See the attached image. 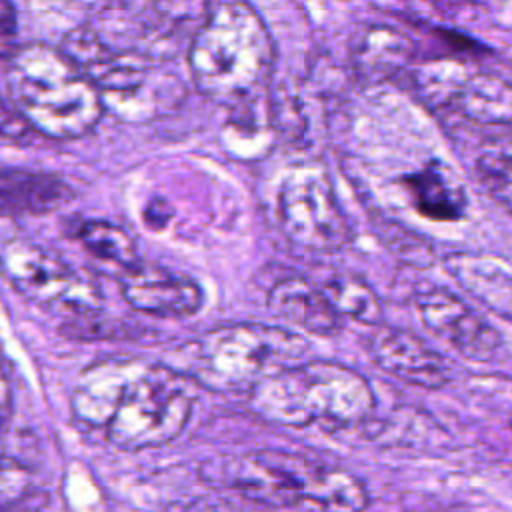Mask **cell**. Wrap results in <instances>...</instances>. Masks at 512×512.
<instances>
[{"instance_id": "obj_5", "label": "cell", "mask_w": 512, "mask_h": 512, "mask_svg": "<svg viewBox=\"0 0 512 512\" xmlns=\"http://www.w3.org/2000/svg\"><path fill=\"white\" fill-rule=\"evenodd\" d=\"M306 340L280 326L238 322L214 326L184 348V372L196 386L250 392L264 376L300 362Z\"/></svg>"}, {"instance_id": "obj_8", "label": "cell", "mask_w": 512, "mask_h": 512, "mask_svg": "<svg viewBox=\"0 0 512 512\" xmlns=\"http://www.w3.org/2000/svg\"><path fill=\"white\" fill-rule=\"evenodd\" d=\"M0 274L24 300L52 314L80 320L100 312L102 294L98 284L36 242L10 240L4 244Z\"/></svg>"}, {"instance_id": "obj_22", "label": "cell", "mask_w": 512, "mask_h": 512, "mask_svg": "<svg viewBox=\"0 0 512 512\" xmlns=\"http://www.w3.org/2000/svg\"><path fill=\"white\" fill-rule=\"evenodd\" d=\"M476 168L488 192L512 212V134L484 142L476 158Z\"/></svg>"}, {"instance_id": "obj_9", "label": "cell", "mask_w": 512, "mask_h": 512, "mask_svg": "<svg viewBox=\"0 0 512 512\" xmlns=\"http://www.w3.org/2000/svg\"><path fill=\"white\" fill-rule=\"evenodd\" d=\"M276 216L286 240L300 250L332 254L352 238L328 176L316 168H298L282 180Z\"/></svg>"}, {"instance_id": "obj_15", "label": "cell", "mask_w": 512, "mask_h": 512, "mask_svg": "<svg viewBox=\"0 0 512 512\" xmlns=\"http://www.w3.org/2000/svg\"><path fill=\"white\" fill-rule=\"evenodd\" d=\"M266 308L284 324L314 336L328 338L342 330V316L322 286L304 276H288L274 282L266 294Z\"/></svg>"}, {"instance_id": "obj_20", "label": "cell", "mask_w": 512, "mask_h": 512, "mask_svg": "<svg viewBox=\"0 0 512 512\" xmlns=\"http://www.w3.org/2000/svg\"><path fill=\"white\" fill-rule=\"evenodd\" d=\"M78 240L98 264L108 266L116 276H122L140 262L134 238L118 224L86 220L78 228Z\"/></svg>"}, {"instance_id": "obj_14", "label": "cell", "mask_w": 512, "mask_h": 512, "mask_svg": "<svg viewBox=\"0 0 512 512\" xmlns=\"http://www.w3.org/2000/svg\"><path fill=\"white\" fill-rule=\"evenodd\" d=\"M118 288L128 306L160 318H188L204 304L196 280L154 264L138 262L118 276Z\"/></svg>"}, {"instance_id": "obj_25", "label": "cell", "mask_w": 512, "mask_h": 512, "mask_svg": "<svg viewBox=\"0 0 512 512\" xmlns=\"http://www.w3.org/2000/svg\"><path fill=\"white\" fill-rule=\"evenodd\" d=\"M30 126L0 98V144H20L28 138Z\"/></svg>"}, {"instance_id": "obj_7", "label": "cell", "mask_w": 512, "mask_h": 512, "mask_svg": "<svg viewBox=\"0 0 512 512\" xmlns=\"http://www.w3.org/2000/svg\"><path fill=\"white\" fill-rule=\"evenodd\" d=\"M62 50L96 86L104 110L122 120H148L176 98L178 82L162 70L166 62L104 40L92 24L70 30Z\"/></svg>"}, {"instance_id": "obj_12", "label": "cell", "mask_w": 512, "mask_h": 512, "mask_svg": "<svg viewBox=\"0 0 512 512\" xmlns=\"http://www.w3.org/2000/svg\"><path fill=\"white\" fill-rule=\"evenodd\" d=\"M424 328L462 358L488 362L500 350V334L472 306L444 286H428L414 294Z\"/></svg>"}, {"instance_id": "obj_11", "label": "cell", "mask_w": 512, "mask_h": 512, "mask_svg": "<svg viewBox=\"0 0 512 512\" xmlns=\"http://www.w3.org/2000/svg\"><path fill=\"white\" fill-rule=\"evenodd\" d=\"M414 84L430 104L470 122L512 128V84L492 72L460 62H430L414 72Z\"/></svg>"}, {"instance_id": "obj_3", "label": "cell", "mask_w": 512, "mask_h": 512, "mask_svg": "<svg viewBox=\"0 0 512 512\" xmlns=\"http://www.w3.org/2000/svg\"><path fill=\"white\" fill-rule=\"evenodd\" d=\"M248 396L260 418L292 428L354 426L376 408L370 382L334 360L290 364L256 382Z\"/></svg>"}, {"instance_id": "obj_19", "label": "cell", "mask_w": 512, "mask_h": 512, "mask_svg": "<svg viewBox=\"0 0 512 512\" xmlns=\"http://www.w3.org/2000/svg\"><path fill=\"white\" fill-rule=\"evenodd\" d=\"M448 266L466 290L512 320V276L502 266L472 256H452Z\"/></svg>"}, {"instance_id": "obj_23", "label": "cell", "mask_w": 512, "mask_h": 512, "mask_svg": "<svg viewBox=\"0 0 512 512\" xmlns=\"http://www.w3.org/2000/svg\"><path fill=\"white\" fill-rule=\"evenodd\" d=\"M30 468L0 446V510H8L22 502L30 490Z\"/></svg>"}, {"instance_id": "obj_10", "label": "cell", "mask_w": 512, "mask_h": 512, "mask_svg": "<svg viewBox=\"0 0 512 512\" xmlns=\"http://www.w3.org/2000/svg\"><path fill=\"white\" fill-rule=\"evenodd\" d=\"M208 0H112L106 10L118 24L98 28V34L122 48H132L152 60L170 62L190 46L204 20Z\"/></svg>"}, {"instance_id": "obj_13", "label": "cell", "mask_w": 512, "mask_h": 512, "mask_svg": "<svg viewBox=\"0 0 512 512\" xmlns=\"http://www.w3.org/2000/svg\"><path fill=\"white\" fill-rule=\"evenodd\" d=\"M366 350L380 370L412 386L438 390L452 380L448 360L412 330L378 324L366 338Z\"/></svg>"}, {"instance_id": "obj_24", "label": "cell", "mask_w": 512, "mask_h": 512, "mask_svg": "<svg viewBox=\"0 0 512 512\" xmlns=\"http://www.w3.org/2000/svg\"><path fill=\"white\" fill-rule=\"evenodd\" d=\"M20 50L18 18L10 0H0V60L8 62Z\"/></svg>"}, {"instance_id": "obj_17", "label": "cell", "mask_w": 512, "mask_h": 512, "mask_svg": "<svg viewBox=\"0 0 512 512\" xmlns=\"http://www.w3.org/2000/svg\"><path fill=\"white\" fill-rule=\"evenodd\" d=\"M404 186L414 208L428 220L456 222L466 214L468 198L464 184L440 160H430L420 170L404 176Z\"/></svg>"}, {"instance_id": "obj_21", "label": "cell", "mask_w": 512, "mask_h": 512, "mask_svg": "<svg viewBox=\"0 0 512 512\" xmlns=\"http://www.w3.org/2000/svg\"><path fill=\"white\" fill-rule=\"evenodd\" d=\"M322 290L342 318H350L370 328L382 322V302L364 278L350 272H338L324 280Z\"/></svg>"}, {"instance_id": "obj_26", "label": "cell", "mask_w": 512, "mask_h": 512, "mask_svg": "<svg viewBox=\"0 0 512 512\" xmlns=\"http://www.w3.org/2000/svg\"><path fill=\"white\" fill-rule=\"evenodd\" d=\"M8 410H10V384H8V378H6V374L0 366V422L4 420Z\"/></svg>"}, {"instance_id": "obj_1", "label": "cell", "mask_w": 512, "mask_h": 512, "mask_svg": "<svg viewBox=\"0 0 512 512\" xmlns=\"http://www.w3.org/2000/svg\"><path fill=\"white\" fill-rule=\"evenodd\" d=\"M274 46L258 12L246 0H208L188 46L192 82L206 98L240 106L266 94Z\"/></svg>"}, {"instance_id": "obj_18", "label": "cell", "mask_w": 512, "mask_h": 512, "mask_svg": "<svg viewBox=\"0 0 512 512\" xmlns=\"http://www.w3.org/2000/svg\"><path fill=\"white\" fill-rule=\"evenodd\" d=\"M410 36L392 26H366L354 40L350 56L354 72L364 82H382L396 76L414 58Z\"/></svg>"}, {"instance_id": "obj_4", "label": "cell", "mask_w": 512, "mask_h": 512, "mask_svg": "<svg viewBox=\"0 0 512 512\" xmlns=\"http://www.w3.org/2000/svg\"><path fill=\"white\" fill-rule=\"evenodd\" d=\"M222 478L242 496L308 512H364L370 504L366 484L350 470L282 450H256L232 458Z\"/></svg>"}, {"instance_id": "obj_16", "label": "cell", "mask_w": 512, "mask_h": 512, "mask_svg": "<svg viewBox=\"0 0 512 512\" xmlns=\"http://www.w3.org/2000/svg\"><path fill=\"white\" fill-rule=\"evenodd\" d=\"M72 186L58 174L0 166V216H46L72 202Z\"/></svg>"}, {"instance_id": "obj_6", "label": "cell", "mask_w": 512, "mask_h": 512, "mask_svg": "<svg viewBox=\"0 0 512 512\" xmlns=\"http://www.w3.org/2000/svg\"><path fill=\"white\" fill-rule=\"evenodd\" d=\"M194 400L196 384L184 372L130 356L102 436L120 450L168 444L186 428Z\"/></svg>"}, {"instance_id": "obj_2", "label": "cell", "mask_w": 512, "mask_h": 512, "mask_svg": "<svg viewBox=\"0 0 512 512\" xmlns=\"http://www.w3.org/2000/svg\"><path fill=\"white\" fill-rule=\"evenodd\" d=\"M6 88L24 122L56 140L88 134L104 112L100 92L80 66L42 42L20 46L8 60Z\"/></svg>"}]
</instances>
